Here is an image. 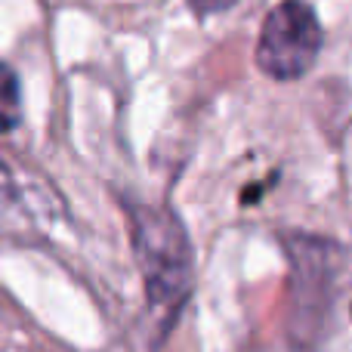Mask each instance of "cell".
I'll list each match as a JSON object with an SVG mask.
<instances>
[{
	"label": "cell",
	"instance_id": "cell-1",
	"mask_svg": "<svg viewBox=\"0 0 352 352\" xmlns=\"http://www.w3.org/2000/svg\"><path fill=\"white\" fill-rule=\"evenodd\" d=\"M130 232H133V250L146 281L148 309L170 322V316L182 309L192 294L195 254L186 226L167 207L133 204Z\"/></svg>",
	"mask_w": 352,
	"mask_h": 352
},
{
	"label": "cell",
	"instance_id": "cell-2",
	"mask_svg": "<svg viewBox=\"0 0 352 352\" xmlns=\"http://www.w3.org/2000/svg\"><path fill=\"white\" fill-rule=\"evenodd\" d=\"M322 22L306 0H281L256 41V68L272 80H297L322 53Z\"/></svg>",
	"mask_w": 352,
	"mask_h": 352
},
{
	"label": "cell",
	"instance_id": "cell-3",
	"mask_svg": "<svg viewBox=\"0 0 352 352\" xmlns=\"http://www.w3.org/2000/svg\"><path fill=\"white\" fill-rule=\"evenodd\" d=\"M22 124V84L6 62H0V136Z\"/></svg>",
	"mask_w": 352,
	"mask_h": 352
},
{
	"label": "cell",
	"instance_id": "cell-4",
	"mask_svg": "<svg viewBox=\"0 0 352 352\" xmlns=\"http://www.w3.org/2000/svg\"><path fill=\"white\" fill-rule=\"evenodd\" d=\"M22 207V195H19V182L12 176L10 167L0 161V223H6L10 217H16Z\"/></svg>",
	"mask_w": 352,
	"mask_h": 352
},
{
	"label": "cell",
	"instance_id": "cell-5",
	"mask_svg": "<svg viewBox=\"0 0 352 352\" xmlns=\"http://www.w3.org/2000/svg\"><path fill=\"white\" fill-rule=\"evenodd\" d=\"M238 0H188V6H192L198 16H213V12H226L229 6H235Z\"/></svg>",
	"mask_w": 352,
	"mask_h": 352
}]
</instances>
